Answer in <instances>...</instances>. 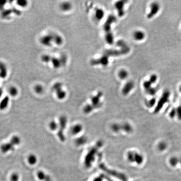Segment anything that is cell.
Instances as JSON below:
<instances>
[{
	"mask_svg": "<svg viewBox=\"0 0 181 181\" xmlns=\"http://www.w3.org/2000/svg\"><path fill=\"white\" fill-rule=\"evenodd\" d=\"M102 95L101 92H98L97 95L94 96L91 98V104L87 105L84 108V111L86 113H89L96 109L101 107L102 104L101 98Z\"/></svg>",
	"mask_w": 181,
	"mask_h": 181,
	"instance_id": "1",
	"label": "cell"
},
{
	"mask_svg": "<svg viewBox=\"0 0 181 181\" xmlns=\"http://www.w3.org/2000/svg\"><path fill=\"white\" fill-rule=\"evenodd\" d=\"M170 96V92L168 90H165L163 93L161 97L158 100L157 105L154 109V113L156 114L159 112L162 109L164 104L168 101Z\"/></svg>",
	"mask_w": 181,
	"mask_h": 181,
	"instance_id": "2",
	"label": "cell"
},
{
	"mask_svg": "<svg viewBox=\"0 0 181 181\" xmlns=\"http://www.w3.org/2000/svg\"><path fill=\"white\" fill-rule=\"evenodd\" d=\"M67 118L64 116L60 117L59 119V124H58V132L57 133V136L60 140L62 142L65 140L66 138L65 137L63 132L66 128L67 123Z\"/></svg>",
	"mask_w": 181,
	"mask_h": 181,
	"instance_id": "3",
	"label": "cell"
},
{
	"mask_svg": "<svg viewBox=\"0 0 181 181\" xmlns=\"http://www.w3.org/2000/svg\"><path fill=\"white\" fill-rule=\"evenodd\" d=\"M160 9V6L158 3L153 2L150 5V11L147 14V18L148 19H152L158 14Z\"/></svg>",
	"mask_w": 181,
	"mask_h": 181,
	"instance_id": "4",
	"label": "cell"
},
{
	"mask_svg": "<svg viewBox=\"0 0 181 181\" xmlns=\"http://www.w3.org/2000/svg\"><path fill=\"white\" fill-rule=\"evenodd\" d=\"M62 84L60 83H57L53 86V91L56 92L57 98L60 99H62L66 97V93L64 90L62 89Z\"/></svg>",
	"mask_w": 181,
	"mask_h": 181,
	"instance_id": "5",
	"label": "cell"
},
{
	"mask_svg": "<svg viewBox=\"0 0 181 181\" xmlns=\"http://www.w3.org/2000/svg\"><path fill=\"white\" fill-rule=\"evenodd\" d=\"M15 147L14 145L9 141V142L2 144L0 146V150L3 153H6L14 151V150Z\"/></svg>",
	"mask_w": 181,
	"mask_h": 181,
	"instance_id": "6",
	"label": "cell"
},
{
	"mask_svg": "<svg viewBox=\"0 0 181 181\" xmlns=\"http://www.w3.org/2000/svg\"><path fill=\"white\" fill-rule=\"evenodd\" d=\"M145 34L144 31L140 30H136L133 34V37L137 41H141L145 38Z\"/></svg>",
	"mask_w": 181,
	"mask_h": 181,
	"instance_id": "7",
	"label": "cell"
},
{
	"mask_svg": "<svg viewBox=\"0 0 181 181\" xmlns=\"http://www.w3.org/2000/svg\"><path fill=\"white\" fill-rule=\"evenodd\" d=\"M134 87V84L132 81H128L124 86L122 92L124 95H127L132 91Z\"/></svg>",
	"mask_w": 181,
	"mask_h": 181,
	"instance_id": "8",
	"label": "cell"
},
{
	"mask_svg": "<svg viewBox=\"0 0 181 181\" xmlns=\"http://www.w3.org/2000/svg\"><path fill=\"white\" fill-rule=\"evenodd\" d=\"M10 101L9 97L6 96L0 101V110L3 111L7 108Z\"/></svg>",
	"mask_w": 181,
	"mask_h": 181,
	"instance_id": "9",
	"label": "cell"
},
{
	"mask_svg": "<svg viewBox=\"0 0 181 181\" xmlns=\"http://www.w3.org/2000/svg\"><path fill=\"white\" fill-rule=\"evenodd\" d=\"M119 131H120L121 130H123L127 133H131L133 130L132 127L128 123H125L122 125L119 124Z\"/></svg>",
	"mask_w": 181,
	"mask_h": 181,
	"instance_id": "10",
	"label": "cell"
},
{
	"mask_svg": "<svg viewBox=\"0 0 181 181\" xmlns=\"http://www.w3.org/2000/svg\"><path fill=\"white\" fill-rule=\"evenodd\" d=\"M134 162H136L138 165H140L143 163L144 158L143 155L138 153L134 152Z\"/></svg>",
	"mask_w": 181,
	"mask_h": 181,
	"instance_id": "11",
	"label": "cell"
},
{
	"mask_svg": "<svg viewBox=\"0 0 181 181\" xmlns=\"http://www.w3.org/2000/svg\"><path fill=\"white\" fill-rule=\"evenodd\" d=\"M82 130V126L81 125L77 124L72 127L71 132L73 135H76L81 132Z\"/></svg>",
	"mask_w": 181,
	"mask_h": 181,
	"instance_id": "12",
	"label": "cell"
},
{
	"mask_svg": "<svg viewBox=\"0 0 181 181\" xmlns=\"http://www.w3.org/2000/svg\"><path fill=\"white\" fill-rule=\"evenodd\" d=\"M27 161L30 165H34L37 162V156L34 154H30L27 157Z\"/></svg>",
	"mask_w": 181,
	"mask_h": 181,
	"instance_id": "13",
	"label": "cell"
},
{
	"mask_svg": "<svg viewBox=\"0 0 181 181\" xmlns=\"http://www.w3.org/2000/svg\"><path fill=\"white\" fill-rule=\"evenodd\" d=\"M10 141L15 146L19 145L21 142V139L18 136H14L11 138Z\"/></svg>",
	"mask_w": 181,
	"mask_h": 181,
	"instance_id": "14",
	"label": "cell"
},
{
	"mask_svg": "<svg viewBox=\"0 0 181 181\" xmlns=\"http://www.w3.org/2000/svg\"><path fill=\"white\" fill-rule=\"evenodd\" d=\"M104 16V11L101 9H98L96 10L95 17L98 20H101Z\"/></svg>",
	"mask_w": 181,
	"mask_h": 181,
	"instance_id": "15",
	"label": "cell"
},
{
	"mask_svg": "<svg viewBox=\"0 0 181 181\" xmlns=\"http://www.w3.org/2000/svg\"><path fill=\"white\" fill-rule=\"evenodd\" d=\"M53 37V36L51 35V36L47 35V36H45L42 39V43L45 45H50Z\"/></svg>",
	"mask_w": 181,
	"mask_h": 181,
	"instance_id": "16",
	"label": "cell"
},
{
	"mask_svg": "<svg viewBox=\"0 0 181 181\" xmlns=\"http://www.w3.org/2000/svg\"><path fill=\"white\" fill-rule=\"evenodd\" d=\"M128 72L125 69H122L118 73V76L120 79H125L128 76Z\"/></svg>",
	"mask_w": 181,
	"mask_h": 181,
	"instance_id": "17",
	"label": "cell"
},
{
	"mask_svg": "<svg viewBox=\"0 0 181 181\" xmlns=\"http://www.w3.org/2000/svg\"><path fill=\"white\" fill-rule=\"evenodd\" d=\"M122 1H120V3H117L116 5V8H117V9L118 10V13L120 12V16H122L124 14V11H123V6H124V5H125V1L123 2V3H122Z\"/></svg>",
	"mask_w": 181,
	"mask_h": 181,
	"instance_id": "18",
	"label": "cell"
},
{
	"mask_svg": "<svg viewBox=\"0 0 181 181\" xmlns=\"http://www.w3.org/2000/svg\"><path fill=\"white\" fill-rule=\"evenodd\" d=\"M180 162V159L176 156L171 157L169 160V163L170 165L173 167H175Z\"/></svg>",
	"mask_w": 181,
	"mask_h": 181,
	"instance_id": "19",
	"label": "cell"
},
{
	"mask_svg": "<svg viewBox=\"0 0 181 181\" xmlns=\"http://www.w3.org/2000/svg\"><path fill=\"white\" fill-rule=\"evenodd\" d=\"M37 176L40 179V180H45L46 181H50V177L42 171H40L38 172L37 173Z\"/></svg>",
	"mask_w": 181,
	"mask_h": 181,
	"instance_id": "20",
	"label": "cell"
},
{
	"mask_svg": "<svg viewBox=\"0 0 181 181\" xmlns=\"http://www.w3.org/2000/svg\"><path fill=\"white\" fill-rule=\"evenodd\" d=\"M49 127L50 130L52 131H55L58 128V124L54 120L50 122L49 124Z\"/></svg>",
	"mask_w": 181,
	"mask_h": 181,
	"instance_id": "21",
	"label": "cell"
},
{
	"mask_svg": "<svg viewBox=\"0 0 181 181\" xmlns=\"http://www.w3.org/2000/svg\"><path fill=\"white\" fill-rule=\"evenodd\" d=\"M71 8V5L70 3L65 2L61 5V9L64 11H68Z\"/></svg>",
	"mask_w": 181,
	"mask_h": 181,
	"instance_id": "22",
	"label": "cell"
},
{
	"mask_svg": "<svg viewBox=\"0 0 181 181\" xmlns=\"http://www.w3.org/2000/svg\"><path fill=\"white\" fill-rule=\"evenodd\" d=\"M167 143L164 141L160 142L158 145V150L161 151H165L167 149Z\"/></svg>",
	"mask_w": 181,
	"mask_h": 181,
	"instance_id": "23",
	"label": "cell"
},
{
	"mask_svg": "<svg viewBox=\"0 0 181 181\" xmlns=\"http://www.w3.org/2000/svg\"><path fill=\"white\" fill-rule=\"evenodd\" d=\"M52 60H53V64L55 68H59L61 66V61L58 59L54 58Z\"/></svg>",
	"mask_w": 181,
	"mask_h": 181,
	"instance_id": "24",
	"label": "cell"
},
{
	"mask_svg": "<svg viewBox=\"0 0 181 181\" xmlns=\"http://www.w3.org/2000/svg\"><path fill=\"white\" fill-rule=\"evenodd\" d=\"M9 93L12 97H15L18 93V91L15 87H11L9 89Z\"/></svg>",
	"mask_w": 181,
	"mask_h": 181,
	"instance_id": "25",
	"label": "cell"
},
{
	"mask_svg": "<svg viewBox=\"0 0 181 181\" xmlns=\"http://www.w3.org/2000/svg\"><path fill=\"white\" fill-rule=\"evenodd\" d=\"M134 152L129 151L127 153V158L129 162L131 163L134 162Z\"/></svg>",
	"mask_w": 181,
	"mask_h": 181,
	"instance_id": "26",
	"label": "cell"
},
{
	"mask_svg": "<svg viewBox=\"0 0 181 181\" xmlns=\"http://www.w3.org/2000/svg\"><path fill=\"white\" fill-rule=\"evenodd\" d=\"M34 91L37 94H41L43 93L44 91V88L43 87L40 85H37L35 86Z\"/></svg>",
	"mask_w": 181,
	"mask_h": 181,
	"instance_id": "27",
	"label": "cell"
},
{
	"mask_svg": "<svg viewBox=\"0 0 181 181\" xmlns=\"http://www.w3.org/2000/svg\"><path fill=\"white\" fill-rule=\"evenodd\" d=\"M54 39L55 41V42L56 43V44H58V45H60L63 43V40L61 37H60L59 35H56L55 36H53Z\"/></svg>",
	"mask_w": 181,
	"mask_h": 181,
	"instance_id": "28",
	"label": "cell"
},
{
	"mask_svg": "<svg viewBox=\"0 0 181 181\" xmlns=\"http://www.w3.org/2000/svg\"><path fill=\"white\" fill-rule=\"evenodd\" d=\"M87 140V138L86 137H82L81 138H79L76 140V144L79 145H81L84 144Z\"/></svg>",
	"mask_w": 181,
	"mask_h": 181,
	"instance_id": "29",
	"label": "cell"
},
{
	"mask_svg": "<svg viewBox=\"0 0 181 181\" xmlns=\"http://www.w3.org/2000/svg\"><path fill=\"white\" fill-rule=\"evenodd\" d=\"M146 91L148 94L151 96H154L157 93L156 89L152 87L150 88L148 90H146Z\"/></svg>",
	"mask_w": 181,
	"mask_h": 181,
	"instance_id": "30",
	"label": "cell"
},
{
	"mask_svg": "<svg viewBox=\"0 0 181 181\" xmlns=\"http://www.w3.org/2000/svg\"><path fill=\"white\" fill-rule=\"evenodd\" d=\"M158 79V76L156 74H153L150 76L149 81L151 83V84H154L157 81Z\"/></svg>",
	"mask_w": 181,
	"mask_h": 181,
	"instance_id": "31",
	"label": "cell"
},
{
	"mask_svg": "<svg viewBox=\"0 0 181 181\" xmlns=\"http://www.w3.org/2000/svg\"><path fill=\"white\" fill-rule=\"evenodd\" d=\"M151 86H152L151 83L148 80L144 81V82L143 83V86L145 88V91L146 90H148L150 88H151L152 87Z\"/></svg>",
	"mask_w": 181,
	"mask_h": 181,
	"instance_id": "32",
	"label": "cell"
},
{
	"mask_svg": "<svg viewBox=\"0 0 181 181\" xmlns=\"http://www.w3.org/2000/svg\"><path fill=\"white\" fill-rule=\"evenodd\" d=\"M156 103V99L155 98H153L148 101L147 102V106L148 107H152L155 105Z\"/></svg>",
	"mask_w": 181,
	"mask_h": 181,
	"instance_id": "33",
	"label": "cell"
},
{
	"mask_svg": "<svg viewBox=\"0 0 181 181\" xmlns=\"http://www.w3.org/2000/svg\"><path fill=\"white\" fill-rule=\"evenodd\" d=\"M177 115V113H176V109L173 108L171 110L169 114L170 118L173 119Z\"/></svg>",
	"mask_w": 181,
	"mask_h": 181,
	"instance_id": "34",
	"label": "cell"
},
{
	"mask_svg": "<svg viewBox=\"0 0 181 181\" xmlns=\"http://www.w3.org/2000/svg\"><path fill=\"white\" fill-rule=\"evenodd\" d=\"M177 116L179 120H181V106H180L176 109Z\"/></svg>",
	"mask_w": 181,
	"mask_h": 181,
	"instance_id": "35",
	"label": "cell"
},
{
	"mask_svg": "<svg viewBox=\"0 0 181 181\" xmlns=\"http://www.w3.org/2000/svg\"><path fill=\"white\" fill-rule=\"evenodd\" d=\"M3 91L1 88H0V98H1L2 97V96L3 95Z\"/></svg>",
	"mask_w": 181,
	"mask_h": 181,
	"instance_id": "36",
	"label": "cell"
},
{
	"mask_svg": "<svg viewBox=\"0 0 181 181\" xmlns=\"http://www.w3.org/2000/svg\"><path fill=\"white\" fill-rule=\"evenodd\" d=\"M179 90L180 92H181V85L180 86V88H179Z\"/></svg>",
	"mask_w": 181,
	"mask_h": 181,
	"instance_id": "37",
	"label": "cell"
},
{
	"mask_svg": "<svg viewBox=\"0 0 181 181\" xmlns=\"http://www.w3.org/2000/svg\"><path fill=\"white\" fill-rule=\"evenodd\" d=\"M179 163H180V164H181V158L180 159V162Z\"/></svg>",
	"mask_w": 181,
	"mask_h": 181,
	"instance_id": "38",
	"label": "cell"
},
{
	"mask_svg": "<svg viewBox=\"0 0 181 181\" xmlns=\"http://www.w3.org/2000/svg\"><path fill=\"white\" fill-rule=\"evenodd\" d=\"M180 106H181V105H180Z\"/></svg>",
	"mask_w": 181,
	"mask_h": 181,
	"instance_id": "39",
	"label": "cell"
}]
</instances>
